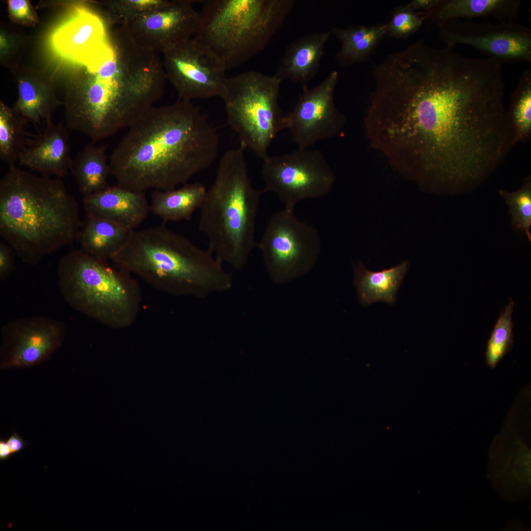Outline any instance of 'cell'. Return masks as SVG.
<instances>
[{
    "label": "cell",
    "instance_id": "cell-1",
    "mask_svg": "<svg viewBox=\"0 0 531 531\" xmlns=\"http://www.w3.org/2000/svg\"><path fill=\"white\" fill-rule=\"evenodd\" d=\"M502 65L424 43L392 62L368 109L371 146L394 168L449 191L478 185L515 145Z\"/></svg>",
    "mask_w": 531,
    "mask_h": 531
},
{
    "label": "cell",
    "instance_id": "cell-2",
    "mask_svg": "<svg viewBox=\"0 0 531 531\" xmlns=\"http://www.w3.org/2000/svg\"><path fill=\"white\" fill-rule=\"evenodd\" d=\"M128 128L109 164L117 185L129 190L173 189L217 156L216 130L191 101L153 106Z\"/></svg>",
    "mask_w": 531,
    "mask_h": 531
},
{
    "label": "cell",
    "instance_id": "cell-3",
    "mask_svg": "<svg viewBox=\"0 0 531 531\" xmlns=\"http://www.w3.org/2000/svg\"><path fill=\"white\" fill-rule=\"evenodd\" d=\"M78 203L60 178L38 176L14 165L0 180V235L26 264L77 240Z\"/></svg>",
    "mask_w": 531,
    "mask_h": 531
},
{
    "label": "cell",
    "instance_id": "cell-4",
    "mask_svg": "<svg viewBox=\"0 0 531 531\" xmlns=\"http://www.w3.org/2000/svg\"><path fill=\"white\" fill-rule=\"evenodd\" d=\"M113 264L172 295L205 298L229 290L230 273L208 248L165 225L133 230Z\"/></svg>",
    "mask_w": 531,
    "mask_h": 531
},
{
    "label": "cell",
    "instance_id": "cell-5",
    "mask_svg": "<svg viewBox=\"0 0 531 531\" xmlns=\"http://www.w3.org/2000/svg\"><path fill=\"white\" fill-rule=\"evenodd\" d=\"M241 143L221 157L213 184L200 210L198 228L207 238L208 249L222 264L236 270L247 264L257 242L256 218L263 189L249 176Z\"/></svg>",
    "mask_w": 531,
    "mask_h": 531
},
{
    "label": "cell",
    "instance_id": "cell-6",
    "mask_svg": "<svg viewBox=\"0 0 531 531\" xmlns=\"http://www.w3.org/2000/svg\"><path fill=\"white\" fill-rule=\"evenodd\" d=\"M192 39L224 70L262 51L287 18L293 0H203Z\"/></svg>",
    "mask_w": 531,
    "mask_h": 531
},
{
    "label": "cell",
    "instance_id": "cell-7",
    "mask_svg": "<svg viewBox=\"0 0 531 531\" xmlns=\"http://www.w3.org/2000/svg\"><path fill=\"white\" fill-rule=\"evenodd\" d=\"M85 70L83 77L67 88L64 118L69 129L86 135L91 142L129 127L151 107L148 87L118 61L108 77Z\"/></svg>",
    "mask_w": 531,
    "mask_h": 531
},
{
    "label": "cell",
    "instance_id": "cell-8",
    "mask_svg": "<svg viewBox=\"0 0 531 531\" xmlns=\"http://www.w3.org/2000/svg\"><path fill=\"white\" fill-rule=\"evenodd\" d=\"M57 273L62 296L77 311L115 329L129 327L136 320L141 292L126 270L80 249L61 258Z\"/></svg>",
    "mask_w": 531,
    "mask_h": 531
},
{
    "label": "cell",
    "instance_id": "cell-9",
    "mask_svg": "<svg viewBox=\"0 0 531 531\" xmlns=\"http://www.w3.org/2000/svg\"><path fill=\"white\" fill-rule=\"evenodd\" d=\"M282 79L248 71L226 78L220 98L228 124L240 143L262 160L277 134L285 129V116L278 104Z\"/></svg>",
    "mask_w": 531,
    "mask_h": 531
},
{
    "label": "cell",
    "instance_id": "cell-10",
    "mask_svg": "<svg viewBox=\"0 0 531 531\" xmlns=\"http://www.w3.org/2000/svg\"><path fill=\"white\" fill-rule=\"evenodd\" d=\"M271 281L283 284L307 274L321 249L317 230L285 208L269 219L257 242Z\"/></svg>",
    "mask_w": 531,
    "mask_h": 531
},
{
    "label": "cell",
    "instance_id": "cell-11",
    "mask_svg": "<svg viewBox=\"0 0 531 531\" xmlns=\"http://www.w3.org/2000/svg\"><path fill=\"white\" fill-rule=\"evenodd\" d=\"M263 160L264 192L275 193L290 211L303 200L326 195L335 181L333 172L318 149L298 148Z\"/></svg>",
    "mask_w": 531,
    "mask_h": 531
},
{
    "label": "cell",
    "instance_id": "cell-12",
    "mask_svg": "<svg viewBox=\"0 0 531 531\" xmlns=\"http://www.w3.org/2000/svg\"><path fill=\"white\" fill-rule=\"evenodd\" d=\"M446 47L472 46L501 65L531 61V29L514 21L498 24L454 20L438 27Z\"/></svg>",
    "mask_w": 531,
    "mask_h": 531
},
{
    "label": "cell",
    "instance_id": "cell-13",
    "mask_svg": "<svg viewBox=\"0 0 531 531\" xmlns=\"http://www.w3.org/2000/svg\"><path fill=\"white\" fill-rule=\"evenodd\" d=\"M338 79V72L334 70L315 87H302V94L293 110L285 116V129L289 130L298 148H308L333 137L344 127L345 117L334 101Z\"/></svg>",
    "mask_w": 531,
    "mask_h": 531
},
{
    "label": "cell",
    "instance_id": "cell-14",
    "mask_svg": "<svg viewBox=\"0 0 531 531\" xmlns=\"http://www.w3.org/2000/svg\"><path fill=\"white\" fill-rule=\"evenodd\" d=\"M66 327L60 320L45 316L7 322L1 329L0 367H30L46 360L61 345Z\"/></svg>",
    "mask_w": 531,
    "mask_h": 531
},
{
    "label": "cell",
    "instance_id": "cell-15",
    "mask_svg": "<svg viewBox=\"0 0 531 531\" xmlns=\"http://www.w3.org/2000/svg\"><path fill=\"white\" fill-rule=\"evenodd\" d=\"M193 1L168 0L163 6L126 19L124 26L134 42L148 51L162 53L195 34L200 13Z\"/></svg>",
    "mask_w": 531,
    "mask_h": 531
},
{
    "label": "cell",
    "instance_id": "cell-16",
    "mask_svg": "<svg viewBox=\"0 0 531 531\" xmlns=\"http://www.w3.org/2000/svg\"><path fill=\"white\" fill-rule=\"evenodd\" d=\"M55 54L68 62L88 68L111 47L103 19L87 6H72L49 37Z\"/></svg>",
    "mask_w": 531,
    "mask_h": 531
},
{
    "label": "cell",
    "instance_id": "cell-17",
    "mask_svg": "<svg viewBox=\"0 0 531 531\" xmlns=\"http://www.w3.org/2000/svg\"><path fill=\"white\" fill-rule=\"evenodd\" d=\"M166 76L178 99L220 97L226 79L219 66L192 38L162 53Z\"/></svg>",
    "mask_w": 531,
    "mask_h": 531
},
{
    "label": "cell",
    "instance_id": "cell-18",
    "mask_svg": "<svg viewBox=\"0 0 531 531\" xmlns=\"http://www.w3.org/2000/svg\"><path fill=\"white\" fill-rule=\"evenodd\" d=\"M69 130L62 122L55 124L52 120L37 133H28L18 155L20 165L43 176L64 177L73 161Z\"/></svg>",
    "mask_w": 531,
    "mask_h": 531
},
{
    "label": "cell",
    "instance_id": "cell-19",
    "mask_svg": "<svg viewBox=\"0 0 531 531\" xmlns=\"http://www.w3.org/2000/svg\"><path fill=\"white\" fill-rule=\"evenodd\" d=\"M83 205L86 216L108 220L132 231L140 226L150 212L145 192L118 185L83 196Z\"/></svg>",
    "mask_w": 531,
    "mask_h": 531
},
{
    "label": "cell",
    "instance_id": "cell-20",
    "mask_svg": "<svg viewBox=\"0 0 531 531\" xmlns=\"http://www.w3.org/2000/svg\"><path fill=\"white\" fill-rule=\"evenodd\" d=\"M521 0H439L432 9L419 12L425 20L437 27L445 23L475 18L492 17L499 22L514 21L518 16Z\"/></svg>",
    "mask_w": 531,
    "mask_h": 531
},
{
    "label": "cell",
    "instance_id": "cell-21",
    "mask_svg": "<svg viewBox=\"0 0 531 531\" xmlns=\"http://www.w3.org/2000/svg\"><path fill=\"white\" fill-rule=\"evenodd\" d=\"M331 32L317 31L307 34L287 47L276 74L282 80L288 79L302 87L318 72L324 47Z\"/></svg>",
    "mask_w": 531,
    "mask_h": 531
},
{
    "label": "cell",
    "instance_id": "cell-22",
    "mask_svg": "<svg viewBox=\"0 0 531 531\" xmlns=\"http://www.w3.org/2000/svg\"><path fill=\"white\" fill-rule=\"evenodd\" d=\"M18 98L13 108L28 123L46 124L59 104L53 84L32 73L18 78Z\"/></svg>",
    "mask_w": 531,
    "mask_h": 531
},
{
    "label": "cell",
    "instance_id": "cell-23",
    "mask_svg": "<svg viewBox=\"0 0 531 531\" xmlns=\"http://www.w3.org/2000/svg\"><path fill=\"white\" fill-rule=\"evenodd\" d=\"M132 231L108 220L86 216L77 240L82 251L107 261L119 251Z\"/></svg>",
    "mask_w": 531,
    "mask_h": 531
},
{
    "label": "cell",
    "instance_id": "cell-24",
    "mask_svg": "<svg viewBox=\"0 0 531 531\" xmlns=\"http://www.w3.org/2000/svg\"><path fill=\"white\" fill-rule=\"evenodd\" d=\"M408 265L405 261L388 269L372 271L361 263L355 265L354 284L361 304L368 305L378 301L393 303Z\"/></svg>",
    "mask_w": 531,
    "mask_h": 531
},
{
    "label": "cell",
    "instance_id": "cell-25",
    "mask_svg": "<svg viewBox=\"0 0 531 531\" xmlns=\"http://www.w3.org/2000/svg\"><path fill=\"white\" fill-rule=\"evenodd\" d=\"M206 191L200 182L187 183L169 190H155L151 196L150 211L165 222L189 220L200 208Z\"/></svg>",
    "mask_w": 531,
    "mask_h": 531
},
{
    "label": "cell",
    "instance_id": "cell-26",
    "mask_svg": "<svg viewBox=\"0 0 531 531\" xmlns=\"http://www.w3.org/2000/svg\"><path fill=\"white\" fill-rule=\"evenodd\" d=\"M386 32V24L333 28L331 33L341 43L335 56L337 62L349 66L367 61Z\"/></svg>",
    "mask_w": 531,
    "mask_h": 531
},
{
    "label": "cell",
    "instance_id": "cell-27",
    "mask_svg": "<svg viewBox=\"0 0 531 531\" xmlns=\"http://www.w3.org/2000/svg\"><path fill=\"white\" fill-rule=\"evenodd\" d=\"M107 146L87 145L73 159L70 171L83 196L108 187L110 168L106 154Z\"/></svg>",
    "mask_w": 531,
    "mask_h": 531
},
{
    "label": "cell",
    "instance_id": "cell-28",
    "mask_svg": "<svg viewBox=\"0 0 531 531\" xmlns=\"http://www.w3.org/2000/svg\"><path fill=\"white\" fill-rule=\"evenodd\" d=\"M507 110L515 145L529 140L531 134V69L524 71L518 80Z\"/></svg>",
    "mask_w": 531,
    "mask_h": 531
},
{
    "label": "cell",
    "instance_id": "cell-29",
    "mask_svg": "<svg viewBox=\"0 0 531 531\" xmlns=\"http://www.w3.org/2000/svg\"><path fill=\"white\" fill-rule=\"evenodd\" d=\"M28 122L2 102H0V158L8 166L15 164L28 133Z\"/></svg>",
    "mask_w": 531,
    "mask_h": 531
},
{
    "label": "cell",
    "instance_id": "cell-30",
    "mask_svg": "<svg viewBox=\"0 0 531 531\" xmlns=\"http://www.w3.org/2000/svg\"><path fill=\"white\" fill-rule=\"evenodd\" d=\"M499 195L508 205L514 229L524 232L531 241V177L525 179L521 188L515 191L500 190Z\"/></svg>",
    "mask_w": 531,
    "mask_h": 531
},
{
    "label": "cell",
    "instance_id": "cell-31",
    "mask_svg": "<svg viewBox=\"0 0 531 531\" xmlns=\"http://www.w3.org/2000/svg\"><path fill=\"white\" fill-rule=\"evenodd\" d=\"M513 306L514 302L510 299L499 317L488 342L486 358L491 367H496L512 343Z\"/></svg>",
    "mask_w": 531,
    "mask_h": 531
},
{
    "label": "cell",
    "instance_id": "cell-32",
    "mask_svg": "<svg viewBox=\"0 0 531 531\" xmlns=\"http://www.w3.org/2000/svg\"><path fill=\"white\" fill-rule=\"evenodd\" d=\"M424 21L419 12L407 4L398 6L391 11V19L386 23V35L397 39L407 38L419 30Z\"/></svg>",
    "mask_w": 531,
    "mask_h": 531
},
{
    "label": "cell",
    "instance_id": "cell-33",
    "mask_svg": "<svg viewBox=\"0 0 531 531\" xmlns=\"http://www.w3.org/2000/svg\"><path fill=\"white\" fill-rule=\"evenodd\" d=\"M168 0H119L108 3L112 22L122 23L140 14L149 11L165 4Z\"/></svg>",
    "mask_w": 531,
    "mask_h": 531
},
{
    "label": "cell",
    "instance_id": "cell-34",
    "mask_svg": "<svg viewBox=\"0 0 531 531\" xmlns=\"http://www.w3.org/2000/svg\"><path fill=\"white\" fill-rule=\"evenodd\" d=\"M7 3L9 18L14 22L25 26H33L38 22L37 14L29 1L9 0Z\"/></svg>",
    "mask_w": 531,
    "mask_h": 531
},
{
    "label": "cell",
    "instance_id": "cell-35",
    "mask_svg": "<svg viewBox=\"0 0 531 531\" xmlns=\"http://www.w3.org/2000/svg\"><path fill=\"white\" fill-rule=\"evenodd\" d=\"M14 253L13 248L7 243H0V279L9 277L14 268Z\"/></svg>",
    "mask_w": 531,
    "mask_h": 531
},
{
    "label": "cell",
    "instance_id": "cell-36",
    "mask_svg": "<svg viewBox=\"0 0 531 531\" xmlns=\"http://www.w3.org/2000/svg\"><path fill=\"white\" fill-rule=\"evenodd\" d=\"M439 0H413L407 4L412 9L417 12H427L432 9Z\"/></svg>",
    "mask_w": 531,
    "mask_h": 531
},
{
    "label": "cell",
    "instance_id": "cell-37",
    "mask_svg": "<svg viewBox=\"0 0 531 531\" xmlns=\"http://www.w3.org/2000/svg\"><path fill=\"white\" fill-rule=\"evenodd\" d=\"M7 444L13 454L19 453L25 447V442L15 432L7 440Z\"/></svg>",
    "mask_w": 531,
    "mask_h": 531
},
{
    "label": "cell",
    "instance_id": "cell-38",
    "mask_svg": "<svg viewBox=\"0 0 531 531\" xmlns=\"http://www.w3.org/2000/svg\"><path fill=\"white\" fill-rule=\"evenodd\" d=\"M13 453L7 444V440L1 438L0 440V461L4 462L9 459Z\"/></svg>",
    "mask_w": 531,
    "mask_h": 531
}]
</instances>
